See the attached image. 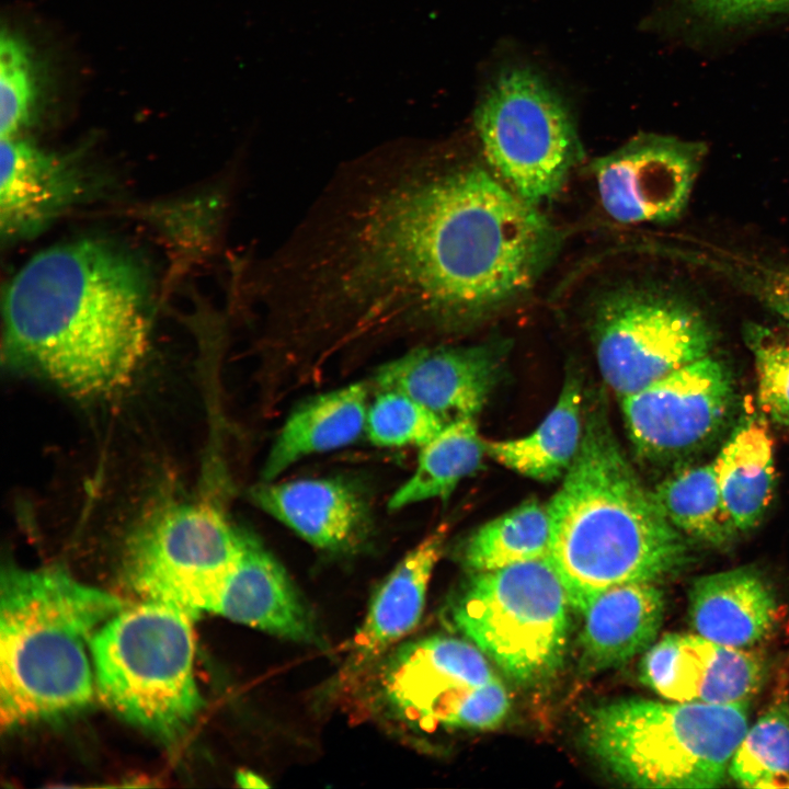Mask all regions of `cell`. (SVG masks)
<instances>
[{
	"label": "cell",
	"instance_id": "32",
	"mask_svg": "<svg viewBox=\"0 0 789 789\" xmlns=\"http://www.w3.org/2000/svg\"><path fill=\"white\" fill-rule=\"evenodd\" d=\"M746 341L757 376V400L762 411L789 427V338L761 325H751Z\"/></svg>",
	"mask_w": 789,
	"mask_h": 789
},
{
	"label": "cell",
	"instance_id": "7",
	"mask_svg": "<svg viewBox=\"0 0 789 789\" xmlns=\"http://www.w3.org/2000/svg\"><path fill=\"white\" fill-rule=\"evenodd\" d=\"M570 606L548 557L473 573L454 605L455 626L507 676L542 681L561 666Z\"/></svg>",
	"mask_w": 789,
	"mask_h": 789
},
{
	"label": "cell",
	"instance_id": "3",
	"mask_svg": "<svg viewBox=\"0 0 789 789\" xmlns=\"http://www.w3.org/2000/svg\"><path fill=\"white\" fill-rule=\"evenodd\" d=\"M547 506L548 558L581 614L605 590L656 583L688 560L683 534L640 482L603 409L584 416L579 453Z\"/></svg>",
	"mask_w": 789,
	"mask_h": 789
},
{
	"label": "cell",
	"instance_id": "34",
	"mask_svg": "<svg viewBox=\"0 0 789 789\" xmlns=\"http://www.w3.org/2000/svg\"><path fill=\"white\" fill-rule=\"evenodd\" d=\"M236 781L242 788H268L270 785L258 774L251 770H239Z\"/></svg>",
	"mask_w": 789,
	"mask_h": 789
},
{
	"label": "cell",
	"instance_id": "17",
	"mask_svg": "<svg viewBox=\"0 0 789 789\" xmlns=\"http://www.w3.org/2000/svg\"><path fill=\"white\" fill-rule=\"evenodd\" d=\"M88 175L75 158L1 138L0 228L8 241L32 237L80 202Z\"/></svg>",
	"mask_w": 789,
	"mask_h": 789
},
{
	"label": "cell",
	"instance_id": "16",
	"mask_svg": "<svg viewBox=\"0 0 789 789\" xmlns=\"http://www.w3.org/2000/svg\"><path fill=\"white\" fill-rule=\"evenodd\" d=\"M249 498L304 540L328 552L357 550L373 529L367 499L342 479L262 481L250 489Z\"/></svg>",
	"mask_w": 789,
	"mask_h": 789
},
{
	"label": "cell",
	"instance_id": "28",
	"mask_svg": "<svg viewBox=\"0 0 789 789\" xmlns=\"http://www.w3.org/2000/svg\"><path fill=\"white\" fill-rule=\"evenodd\" d=\"M728 774L745 788H789L788 700L778 699L747 729Z\"/></svg>",
	"mask_w": 789,
	"mask_h": 789
},
{
	"label": "cell",
	"instance_id": "25",
	"mask_svg": "<svg viewBox=\"0 0 789 789\" xmlns=\"http://www.w3.org/2000/svg\"><path fill=\"white\" fill-rule=\"evenodd\" d=\"M484 455L485 441L480 437L474 419L447 423L421 447L413 473L390 496L389 511L427 500L448 499L462 479L481 468Z\"/></svg>",
	"mask_w": 789,
	"mask_h": 789
},
{
	"label": "cell",
	"instance_id": "10",
	"mask_svg": "<svg viewBox=\"0 0 789 789\" xmlns=\"http://www.w3.org/2000/svg\"><path fill=\"white\" fill-rule=\"evenodd\" d=\"M592 307L597 364L621 399L710 355L708 321L676 294L626 281L603 290Z\"/></svg>",
	"mask_w": 789,
	"mask_h": 789
},
{
	"label": "cell",
	"instance_id": "18",
	"mask_svg": "<svg viewBox=\"0 0 789 789\" xmlns=\"http://www.w3.org/2000/svg\"><path fill=\"white\" fill-rule=\"evenodd\" d=\"M211 613L286 640L306 644L320 641L315 617L286 571L244 529L240 557Z\"/></svg>",
	"mask_w": 789,
	"mask_h": 789
},
{
	"label": "cell",
	"instance_id": "26",
	"mask_svg": "<svg viewBox=\"0 0 789 789\" xmlns=\"http://www.w3.org/2000/svg\"><path fill=\"white\" fill-rule=\"evenodd\" d=\"M652 494L670 523L690 538L721 547L739 536L724 511L713 461L675 472Z\"/></svg>",
	"mask_w": 789,
	"mask_h": 789
},
{
	"label": "cell",
	"instance_id": "33",
	"mask_svg": "<svg viewBox=\"0 0 789 789\" xmlns=\"http://www.w3.org/2000/svg\"><path fill=\"white\" fill-rule=\"evenodd\" d=\"M688 9L716 25L745 23L789 11V0H684Z\"/></svg>",
	"mask_w": 789,
	"mask_h": 789
},
{
	"label": "cell",
	"instance_id": "8",
	"mask_svg": "<svg viewBox=\"0 0 789 789\" xmlns=\"http://www.w3.org/2000/svg\"><path fill=\"white\" fill-rule=\"evenodd\" d=\"M492 173L525 202L541 207L582 159L572 114L560 94L528 67L502 70L474 114Z\"/></svg>",
	"mask_w": 789,
	"mask_h": 789
},
{
	"label": "cell",
	"instance_id": "14",
	"mask_svg": "<svg viewBox=\"0 0 789 789\" xmlns=\"http://www.w3.org/2000/svg\"><path fill=\"white\" fill-rule=\"evenodd\" d=\"M764 676V662L754 652L697 633L665 634L644 652L640 663L641 682L677 702H748Z\"/></svg>",
	"mask_w": 789,
	"mask_h": 789
},
{
	"label": "cell",
	"instance_id": "9",
	"mask_svg": "<svg viewBox=\"0 0 789 789\" xmlns=\"http://www.w3.org/2000/svg\"><path fill=\"white\" fill-rule=\"evenodd\" d=\"M242 530L204 501H164L132 528L123 575L141 601L175 608L193 620L211 613L242 547Z\"/></svg>",
	"mask_w": 789,
	"mask_h": 789
},
{
	"label": "cell",
	"instance_id": "13",
	"mask_svg": "<svg viewBox=\"0 0 789 789\" xmlns=\"http://www.w3.org/2000/svg\"><path fill=\"white\" fill-rule=\"evenodd\" d=\"M705 155L702 144L641 134L592 164L604 211L620 224H659L685 209Z\"/></svg>",
	"mask_w": 789,
	"mask_h": 789
},
{
	"label": "cell",
	"instance_id": "5",
	"mask_svg": "<svg viewBox=\"0 0 789 789\" xmlns=\"http://www.w3.org/2000/svg\"><path fill=\"white\" fill-rule=\"evenodd\" d=\"M748 706L625 699L588 714L583 741L632 787L716 788L748 729Z\"/></svg>",
	"mask_w": 789,
	"mask_h": 789
},
{
	"label": "cell",
	"instance_id": "20",
	"mask_svg": "<svg viewBox=\"0 0 789 789\" xmlns=\"http://www.w3.org/2000/svg\"><path fill=\"white\" fill-rule=\"evenodd\" d=\"M655 584L615 585L590 603L582 613V672L598 673L624 665L654 643L665 609L664 594Z\"/></svg>",
	"mask_w": 789,
	"mask_h": 789
},
{
	"label": "cell",
	"instance_id": "30",
	"mask_svg": "<svg viewBox=\"0 0 789 789\" xmlns=\"http://www.w3.org/2000/svg\"><path fill=\"white\" fill-rule=\"evenodd\" d=\"M36 96V71L28 46L3 28L0 41L1 138L18 137L31 121Z\"/></svg>",
	"mask_w": 789,
	"mask_h": 789
},
{
	"label": "cell",
	"instance_id": "15",
	"mask_svg": "<svg viewBox=\"0 0 789 789\" xmlns=\"http://www.w3.org/2000/svg\"><path fill=\"white\" fill-rule=\"evenodd\" d=\"M503 352L499 342L423 345L380 366L374 382L379 391L409 396L446 423L474 419L498 381Z\"/></svg>",
	"mask_w": 789,
	"mask_h": 789
},
{
	"label": "cell",
	"instance_id": "23",
	"mask_svg": "<svg viewBox=\"0 0 789 789\" xmlns=\"http://www.w3.org/2000/svg\"><path fill=\"white\" fill-rule=\"evenodd\" d=\"M724 511L737 535L761 522L773 499L774 441L767 424L746 418L713 460Z\"/></svg>",
	"mask_w": 789,
	"mask_h": 789
},
{
	"label": "cell",
	"instance_id": "24",
	"mask_svg": "<svg viewBox=\"0 0 789 789\" xmlns=\"http://www.w3.org/2000/svg\"><path fill=\"white\" fill-rule=\"evenodd\" d=\"M581 390L579 379L568 377L556 405L535 431L516 439L485 441L487 455L537 481L563 478L583 437Z\"/></svg>",
	"mask_w": 789,
	"mask_h": 789
},
{
	"label": "cell",
	"instance_id": "19",
	"mask_svg": "<svg viewBox=\"0 0 789 789\" xmlns=\"http://www.w3.org/2000/svg\"><path fill=\"white\" fill-rule=\"evenodd\" d=\"M446 527L413 547L389 573L370 602L351 643L343 677H357L419 624L433 570L444 550Z\"/></svg>",
	"mask_w": 789,
	"mask_h": 789
},
{
	"label": "cell",
	"instance_id": "31",
	"mask_svg": "<svg viewBox=\"0 0 789 789\" xmlns=\"http://www.w3.org/2000/svg\"><path fill=\"white\" fill-rule=\"evenodd\" d=\"M706 267L755 298L789 325V265L714 249Z\"/></svg>",
	"mask_w": 789,
	"mask_h": 789
},
{
	"label": "cell",
	"instance_id": "2",
	"mask_svg": "<svg viewBox=\"0 0 789 789\" xmlns=\"http://www.w3.org/2000/svg\"><path fill=\"white\" fill-rule=\"evenodd\" d=\"M150 307L148 273L122 247L101 239L50 247L7 288L5 361L77 399L110 398L144 357Z\"/></svg>",
	"mask_w": 789,
	"mask_h": 789
},
{
	"label": "cell",
	"instance_id": "21",
	"mask_svg": "<svg viewBox=\"0 0 789 789\" xmlns=\"http://www.w3.org/2000/svg\"><path fill=\"white\" fill-rule=\"evenodd\" d=\"M776 616L775 593L753 569L737 568L700 576L688 593L693 629L724 645L755 644L769 633Z\"/></svg>",
	"mask_w": 789,
	"mask_h": 789
},
{
	"label": "cell",
	"instance_id": "22",
	"mask_svg": "<svg viewBox=\"0 0 789 789\" xmlns=\"http://www.w3.org/2000/svg\"><path fill=\"white\" fill-rule=\"evenodd\" d=\"M367 393V387L356 382L299 404L267 453L262 481L276 480L305 457L353 444L365 431Z\"/></svg>",
	"mask_w": 789,
	"mask_h": 789
},
{
	"label": "cell",
	"instance_id": "6",
	"mask_svg": "<svg viewBox=\"0 0 789 789\" xmlns=\"http://www.w3.org/2000/svg\"><path fill=\"white\" fill-rule=\"evenodd\" d=\"M192 621L170 606L124 607L94 634L90 655L101 699L164 743L191 729L203 699L194 674Z\"/></svg>",
	"mask_w": 789,
	"mask_h": 789
},
{
	"label": "cell",
	"instance_id": "4",
	"mask_svg": "<svg viewBox=\"0 0 789 789\" xmlns=\"http://www.w3.org/2000/svg\"><path fill=\"white\" fill-rule=\"evenodd\" d=\"M125 607L58 567L8 565L0 584L2 729L60 719L92 700L98 630Z\"/></svg>",
	"mask_w": 789,
	"mask_h": 789
},
{
	"label": "cell",
	"instance_id": "27",
	"mask_svg": "<svg viewBox=\"0 0 789 789\" xmlns=\"http://www.w3.org/2000/svg\"><path fill=\"white\" fill-rule=\"evenodd\" d=\"M551 525L548 506L533 499L473 531L462 561L473 573L548 557Z\"/></svg>",
	"mask_w": 789,
	"mask_h": 789
},
{
	"label": "cell",
	"instance_id": "12",
	"mask_svg": "<svg viewBox=\"0 0 789 789\" xmlns=\"http://www.w3.org/2000/svg\"><path fill=\"white\" fill-rule=\"evenodd\" d=\"M732 401L729 369L710 355L621 399L633 445L653 459L704 445L721 427Z\"/></svg>",
	"mask_w": 789,
	"mask_h": 789
},
{
	"label": "cell",
	"instance_id": "29",
	"mask_svg": "<svg viewBox=\"0 0 789 789\" xmlns=\"http://www.w3.org/2000/svg\"><path fill=\"white\" fill-rule=\"evenodd\" d=\"M447 423L409 396L381 390L368 404L365 432L378 447H422Z\"/></svg>",
	"mask_w": 789,
	"mask_h": 789
},
{
	"label": "cell",
	"instance_id": "1",
	"mask_svg": "<svg viewBox=\"0 0 789 789\" xmlns=\"http://www.w3.org/2000/svg\"><path fill=\"white\" fill-rule=\"evenodd\" d=\"M561 233L490 169L410 147L362 175L338 224L336 278L381 330L458 332L524 298Z\"/></svg>",
	"mask_w": 789,
	"mask_h": 789
},
{
	"label": "cell",
	"instance_id": "11",
	"mask_svg": "<svg viewBox=\"0 0 789 789\" xmlns=\"http://www.w3.org/2000/svg\"><path fill=\"white\" fill-rule=\"evenodd\" d=\"M500 678L473 643L433 636L400 649L384 673L387 700L421 725L467 729Z\"/></svg>",
	"mask_w": 789,
	"mask_h": 789
}]
</instances>
